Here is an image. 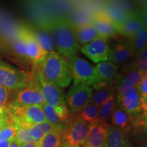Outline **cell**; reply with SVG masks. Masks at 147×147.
Wrapping results in <instances>:
<instances>
[{"mask_svg": "<svg viewBox=\"0 0 147 147\" xmlns=\"http://www.w3.org/2000/svg\"><path fill=\"white\" fill-rule=\"evenodd\" d=\"M38 69L46 80L60 87L69 86L71 81L68 62L58 53L51 52L38 65Z\"/></svg>", "mask_w": 147, "mask_h": 147, "instance_id": "cell-2", "label": "cell"}, {"mask_svg": "<svg viewBox=\"0 0 147 147\" xmlns=\"http://www.w3.org/2000/svg\"><path fill=\"white\" fill-rule=\"evenodd\" d=\"M117 105L132 117L141 113V101L140 95L135 97L117 95Z\"/></svg>", "mask_w": 147, "mask_h": 147, "instance_id": "cell-18", "label": "cell"}, {"mask_svg": "<svg viewBox=\"0 0 147 147\" xmlns=\"http://www.w3.org/2000/svg\"><path fill=\"white\" fill-rule=\"evenodd\" d=\"M135 55L136 56L129 43H118L110 49L108 60L113 63L124 64L129 62Z\"/></svg>", "mask_w": 147, "mask_h": 147, "instance_id": "cell-17", "label": "cell"}, {"mask_svg": "<svg viewBox=\"0 0 147 147\" xmlns=\"http://www.w3.org/2000/svg\"><path fill=\"white\" fill-rule=\"evenodd\" d=\"M10 102L23 106H42L45 104L36 72L34 76L29 77L25 87L15 91Z\"/></svg>", "mask_w": 147, "mask_h": 147, "instance_id": "cell-5", "label": "cell"}, {"mask_svg": "<svg viewBox=\"0 0 147 147\" xmlns=\"http://www.w3.org/2000/svg\"><path fill=\"white\" fill-rule=\"evenodd\" d=\"M20 29L26 47L27 59L34 65H40L49 54L40 47L31 29L22 27Z\"/></svg>", "mask_w": 147, "mask_h": 147, "instance_id": "cell-10", "label": "cell"}, {"mask_svg": "<svg viewBox=\"0 0 147 147\" xmlns=\"http://www.w3.org/2000/svg\"><path fill=\"white\" fill-rule=\"evenodd\" d=\"M115 91L116 86L115 85H107L95 89V91L92 94L91 102L93 103L99 108L109 97L115 95Z\"/></svg>", "mask_w": 147, "mask_h": 147, "instance_id": "cell-26", "label": "cell"}, {"mask_svg": "<svg viewBox=\"0 0 147 147\" xmlns=\"http://www.w3.org/2000/svg\"><path fill=\"white\" fill-rule=\"evenodd\" d=\"M89 125L78 117L69 120L64 126L63 141L74 146H82L87 138Z\"/></svg>", "mask_w": 147, "mask_h": 147, "instance_id": "cell-7", "label": "cell"}, {"mask_svg": "<svg viewBox=\"0 0 147 147\" xmlns=\"http://www.w3.org/2000/svg\"><path fill=\"white\" fill-rule=\"evenodd\" d=\"M44 26L52 34L55 48L63 57L70 59L80 49L74 29L68 18L57 16L49 20Z\"/></svg>", "mask_w": 147, "mask_h": 147, "instance_id": "cell-1", "label": "cell"}, {"mask_svg": "<svg viewBox=\"0 0 147 147\" xmlns=\"http://www.w3.org/2000/svg\"><path fill=\"white\" fill-rule=\"evenodd\" d=\"M19 146H20V144L16 142L15 140H13L11 142L10 146H9V147H19Z\"/></svg>", "mask_w": 147, "mask_h": 147, "instance_id": "cell-40", "label": "cell"}, {"mask_svg": "<svg viewBox=\"0 0 147 147\" xmlns=\"http://www.w3.org/2000/svg\"><path fill=\"white\" fill-rule=\"evenodd\" d=\"M74 29L77 42L80 47L88 45L93 40L100 37L96 29L91 23L82 26L75 27H74Z\"/></svg>", "mask_w": 147, "mask_h": 147, "instance_id": "cell-20", "label": "cell"}, {"mask_svg": "<svg viewBox=\"0 0 147 147\" xmlns=\"http://www.w3.org/2000/svg\"><path fill=\"white\" fill-rule=\"evenodd\" d=\"M95 69L97 75V82L95 84H106L117 86L120 76L116 64L111 62H102L95 66Z\"/></svg>", "mask_w": 147, "mask_h": 147, "instance_id": "cell-14", "label": "cell"}, {"mask_svg": "<svg viewBox=\"0 0 147 147\" xmlns=\"http://www.w3.org/2000/svg\"><path fill=\"white\" fill-rule=\"evenodd\" d=\"M125 147H132V146H130V145H127V144L126 146H125Z\"/></svg>", "mask_w": 147, "mask_h": 147, "instance_id": "cell-43", "label": "cell"}, {"mask_svg": "<svg viewBox=\"0 0 147 147\" xmlns=\"http://www.w3.org/2000/svg\"><path fill=\"white\" fill-rule=\"evenodd\" d=\"M39 45L48 54L54 52L55 45L52 34L47 27L42 26L38 28L31 29Z\"/></svg>", "mask_w": 147, "mask_h": 147, "instance_id": "cell-19", "label": "cell"}, {"mask_svg": "<svg viewBox=\"0 0 147 147\" xmlns=\"http://www.w3.org/2000/svg\"><path fill=\"white\" fill-rule=\"evenodd\" d=\"M91 24L101 38L108 40L118 36L115 25L104 12H97L91 16Z\"/></svg>", "mask_w": 147, "mask_h": 147, "instance_id": "cell-12", "label": "cell"}, {"mask_svg": "<svg viewBox=\"0 0 147 147\" xmlns=\"http://www.w3.org/2000/svg\"><path fill=\"white\" fill-rule=\"evenodd\" d=\"M47 122L54 125H65L70 119V111L66 104L51 106L45 104L42 105Z\"/></svg>", "mask_w": 147, "mask_h": 147, "instance_id": "cell-15", "label": "cell"}, {"mask_svg": "<svg viewBox=\"0 0 147 147\" xmlns=\"http://www.w3.org/2000/svg\"><path fill=\"white\" fill-rule=\"evenodd\" d=\"M142 117L143 119L141 122L142 123V125H144V128L147 130V114H146V115H142Z\"/></svg>", "mask_w": 147, "mask_h": 147, "instance_id": "cell-37", "label": "cell"}, {"mask_svg": "<svg viewBox=\"0 0 147 147\" xmlns=\"http://www.w3.org/2000/svg\"><path fill=\"white\" fill-rule=\"evenodd\" d=\"M9 91L5 88L0 86V118L8 113Z\"/></svg>", "mask_w": 147, "mask_h": 147, "instance_id": "cell-34", "label": "cell"}, {"mask_svg": "<svg viewBox=\"0 0 147 147\" xmlns=\"http://www.w3.org/2000/svg\"><path fill=\"white\" fill-rule=\"evenodd\" d=\"M108 142L109 147H125L127 143L125 132L113 125L110 126Z\"/></svg>", "mask_w": 147, "mask_h": 147, "instance_id": "cell-25", "label": "cell"}, {"mask_svg": "<svg viewBox=\"0 0 147 147\" xmlns=\"http://www.w3.org/2000/svg\"><path fill=\"white\" fill-rule=\"evenodd\" d=\"M12 141H5V142H0V147H9Z\"/></svg>", "mask_w": 147, "mask_h": 147, "instance_id": "cell-39", "label": "cell"}, {"mask_svg": "<svg viewBox=\"0 0 147 147\" xmlns=\"http://www.w3.org/2000/svg\"><path fill=\"white\" fill-rule=\"evenodd\" d=\"M93 89L86 84H74L65 95V103L70 112L78 113L91 102Z\"/></svg>", "mask_w": 147, "mask_h": 147, "instance_id": "cell-8", "label": "cell"}, {"mask_svg": "<svg viewBox=\"0 0 147 147\" xmlns=\"http://www.w3.org/2000/svg\"><path fill=\"white\" fill-rule=\"evenodd\" d=\"M127 68L125 69L124 76H121V80L128 85L137 87L144 76V74L140 71L136 67L135 63L127 65Z\"/></svg>", "mask_w": 147, "mask_h": 147, "instance_id": "cell-23", "label": "cell"}, {"mask_svg": "<svg viewBox=\"0 0 147 147\" xmlns=\"http://www.w3.org/2000/svg\"><path fill=\"white\" fill-rule=\"evenodd\" d=\"M82 147H88V146H82Z\"/></svg>", "mask_w": 147, "mask_h": 147, "instance_id": "cell-44", "label": "cell"}, {"mask_svg": "<svg viewBox=\"0 0 147 147\" xmlns=\"http://www.w3.org/2000/svg\"><path fill=\"white\" fill-rule=\"evenodd\" d=\"M63 129L64 127L45 134L38 143V147H61L63 142Z\"/></svg>", "mask_w": 147, "mask_h": 147, "instance_id": "cell-22", "label": "cell"}, {"mask_svg": "<svg viewBox=\"0 0 147 147\" xmlns=\"http://www.w3.org/2000/svg\"><path fill=\"white\" fill-rule=\"evenodd\" d=\"M132 116L128 115L123 110L117 106L112 114L111 123L113 126L127 132L132 126Z\"/></svg>", "mask_w": 147, "mask_h": 147, "instance_id": "cell-21", "label": "cell"}, {"mask_svg": "<svg viewBox=\"0 0 147 147\" xmlns=\"http://www.w3.org/2000/svg\"><path fill=\"white\" fill-rule=\"evenodd\" d=\"M116 89L118 92V95L124 97H135L138 96L139 91L137 87L128 85L121 80V76L118 83L116 86Z\"/></svg>", "mask_w": 147, "mask_h": 147, "instance_id": "cell-31", "label": "cell"}, {"mask_svg": "<svg viewBox=\"0 0 147 147\" xmlns=\"http://www.w3.org/2000/svg\"><path fill=\"white\" fill-rule=\"evenodd\" d=\"M81 52L94 63L106 62L108 60L109 46L108 40L98 37L87 45L80 47Z\"/></svg>", "mask_w": 147, "mask_h": 147, "instance_id": "cell-11", "label": "cell"}, {"mask_svg": "<svg viewBox=\"0 0 147 147\" xmlns=\"http://www.w3.org/2000/svg\"><path fill=\"white\" fill-rule=\"evenodd\" d=\"M61 147H82V146H71V145L67 144V143L66 142H63V144H62V146Z\"/></svg>", "mask_w": 147, "mask_h": 147, "instance_id": "cell-41", "label": "cell"}, {"mask_svg": "<svg viewBox=\"0 0 147 147\" xmlns=\"http://www.w3.org/2000/svg\"><path fill=\"white\" fill-rule=\"evenodd\" d=\"M109 125L98 122L89 125L87 136L84 145L88 147H101L108 141Z\"/></svg>", "mask_w": 147, "mask_h": 147, "instance_id": "cell-13", "label": "cell"}, {"mask_svg": "<svg viewBox=\"0 0 147 147\" xmlns=\"http://www.w3.org/2000/svg\"><path fill=\"white\" fill-rule=\"evenodd\" d=\"M77 113H78V117H77L78 118L85 121L89 125L100 122L99 108L92 102H90Z\"/></svg>", "mask_w": 147, "mask_h": 147, "instance_id": "cell-24", "label": "cell"}, {"mask_svg": "<svg viewBox=\"0 0 147 147\" xmlns=\"http://www.w3.org/2000/svg\"><path fill=\"white\" fill-rule=\"evenodd\" d=\"M104 13L113 21L115 25H117L123 21H124L131 12H129L125 10L124 9L116 5H108L106 10H104Z\"/></svg>", "mask_w": 147, "mask_h": 147, "instance_id": "cell-29", "label": "cell"}, {"mask_svg": "<svg viewBox=\"0 0 147 147\" xmlns=\"http://www.w3.org/2000/svg\"><path fill=\"white\" fill-rule=\"evenodd\" d=\"M68 63L74 84H82L93 87L97 83V75L95 67L85 59L75 55L69 59Z\"/></svg>", "mask_w": 147, "mask_h": 147, "instance_id": "cell-3", "label": "cell"}, {"mask_svg": "<svg viewBox=\"0 0 147 147\" xmlns=\"http://www.w3.org/2000/svg\"><path fill=\"white\" fill-rule=\"evenodd\" d=\"M119 35L131 38L144 27L136 12H131L124 21L115 25Z\"/></svg>", "mask_w": 147, "mask_h": 147, "instance_id": "cell-16", "label": "cell"}, {"mask_svg": "<svg viewBox=\"0 0 147 147\" xmlns=\"http://www.w3.org/2000/svg\"><path fill=\"white\" fill-rule=\"evenodd\" d=\"M8 114L11 120L29 124L47 122L42 106H23L9 102Z\"/></svg>", "mask_w": 147, "mask_h": 147, "instance_id": "cell-4", "label": "cell"}, {"mask_svg": "<svg viewBox=\"0 0 147 147\" xmlns=\"http://www.w3.org/2000/svg\"><path fill=\"white\" fill-rule=\"evenodd\" d=\"M136 14L142 21L145 28L147 29V5L144 3V6L140 8L136 12Z\"/></svg>", "mask_w": 147, "mask_h": 147, "instance_id": "cell-36", "label": "cell"}, {"mask_svg": "<svg viewBox=\"0 0 147 147\" xmlns=\"http://www.w3.org/2000/svg\"><path fill=\"white\" fill-rule=\"evenodd\" d=\"M101 147H109V146H108V141H107V142H106L105 143H104V144H103L102 146H101Z\"/></svg>", "mask_w": 147, "mask_h": 147, "instance_id": "cell-42", "label": "cell"}, {"mask_svg": "<svg viewBox=\"0 0 147 147\" xmlns=\"http://www.w3.org/2000/svg\"><path fill=\"white\" fill-rule=\"evenodd\" d=\"M29 79V76L25 71L0 61V86L8 91H16L25 87Z\"/></svg>", "mask_w": 147, "mask_h": 147, "instance_id": "cell-6", "label": "cell"}, {"mask_svg": "<svg viewBox=\"0 0 147 147\" xmlns=\"http://www.w3.org/2000/svg\"><path fill=\"white\" fill-rule=\"evenodd\" d=\"M116 107H117V100H116L115 95H113L99 107V117H100V122L106 123V122L109 120L110 117L112 116V114Z\"/></svg>", "mask_w": 147, "mask_h": 147, "instance_id": "cell-28", "label": "cell"}, {"mask_svg": "<svg viewBox=\"0 0 147 147\" xmlns=\"http://www.w3.org/2000/svg\"><path fill=\"white\" fill-rule=\"evenodd\" d=\"M36 75L46 104L51 106L66 104L65 95L61 87L46 80L38 69Z\"/></svg>", "mask_w": 147, "mask_h": 147, "instance_id": "cell-9", "label": "cell"}, {"mask_svg": "<svg viewBox=\"0 0 147 147\" xmlns=\"http://www.w3.org/2000/svg\"><path fill=\"white\" fill-rule=\"evenodd\" d=\"M19 147H38V144H36V143H30V144H21Z\"/></svg>", "mask_w": 147, "mask_h": 147, "instance_id": "cell-38", "label": "cell"}, {"mask_svg": "<svg viewBox=\"0 0 147 147\" xmlns=\"http://www.w3.org/2000/svg\"><path fill=\"white\" fill-rule=\"evenodd\" d=\"M140 99L147 98V74L144 75L142 80L138 86Z\"/></svg>", "mask_w": 147, "mask_h": 147, "instance_id": "cell-35", "label": "cell"}, {"mask_svg": "<svg viewBox=\"0 0 147 147\" xmlns=\"http://www.w3.org/2000/svg\"><path fill=\"white\" fill-rule=\"evenodd\" d=\"M18 129V127L17 125L11 121L8 125L0 129V142L13 140L15 139Z\"/></svg>", "mask_w": 147, "mask_h": 147, "instance_id": "cell-30", "label": "cell"}, {"mask_svg": "<svg viewBox=\"0 0 147 147\" xmlns=\"http://www.w3.org/2000/svg\"><path fill=\"white\" fill-rule=\"evenodd\" d=\"M14 140L20 145L23 144L35 143L34 140L31 136L28 128L26 127H21L18 128Z\"/></svg>", "mask_w": 147, "mask_h": 147, "instance_id": "cell-32", "label": "cell"}, {"mask_svg": "<svg viewBox=\"0 0 147 147\" xmlns=\"http://www.w3.org/2000/svg\"><path fill=\"white\" fill-rule=\"evenodd\" d=\"M135 65L140 71L147 74V47L136 55Z\"/></svg>", "mask_w": 147, "mask_h": 147, "instance_id": "cell-33", "label": "cell"}, {"mask_svg": "<svg viewBox=\"0 0 147 147\" xmlns=\"http://www.w3.org/2000/svg\"><path fill=\"white\" fill-rule=\"evenodd\" d=\"M128 43L137 55L147 47V29L144 27L140 30L133 37L129 38Z\"/></svg>", "mask_w": 147, "mask_h": 147, "instance_id": "cell-27", "label": "cell"}]
</instances>
